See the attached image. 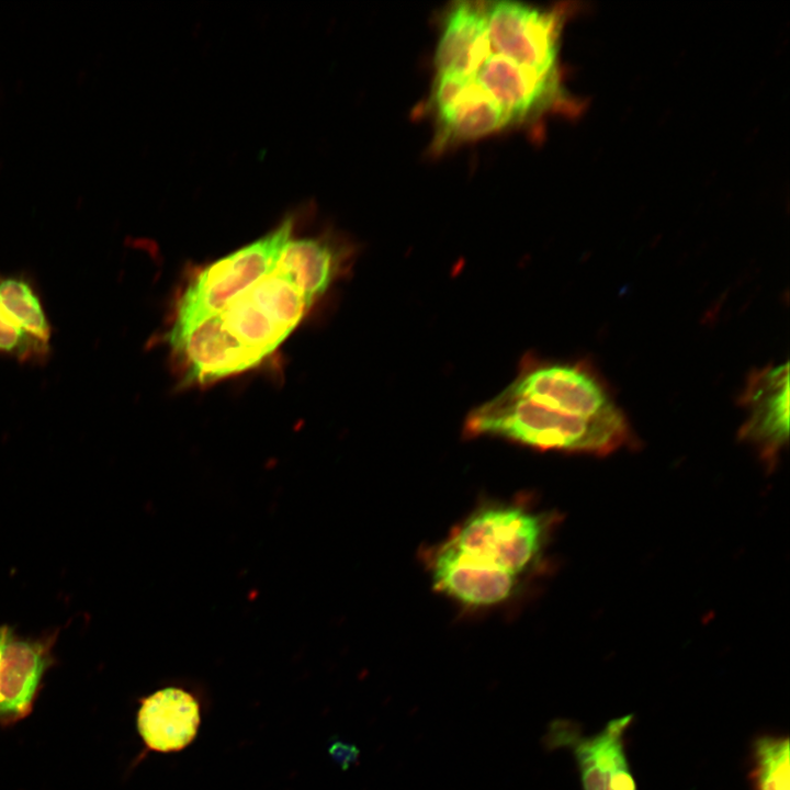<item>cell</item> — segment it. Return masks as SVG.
Masks as SVG:
<instances>
[{
	"mask_svg": "<svg viewBox=\"0 0 790 790\" xmlns=\"http://www.w3.org/2000/svg\"><path fill=\"white\" fill-rule=\"evenodd\" d=\"M463 435L540 451L605 455L624 445L631 429L622 409L591 419L558 420L530 411L499 393L467 414Z\"/></svg>",
	"mask_w": 790,
	"mask_h": 790,
	"instance_id": "1",
	"label": "cell"
},
{
	"mask_svg": "<svg viewBox=\"0 0 790 790\" xmlns=\"http://www.w3.org/2000/svg\"><path fill=\"white\" fill-rule=\"evenodd\" d=\"M293 230L294 218L289 216L263 237L208 264L191 280L167 334L174 351L202 323L274 270Z\"/></svg>",
	"mask_w": 790,
	"mask_h": 790,
	"instance_id": "2",
	"label": "cell"
},
{
	"mask_svg": "<svg viewBox=\"0 0 790 790\" xmlns=\"http://www.w3.org/2000/svg\"><path fill=\"white\" fill-rule=\"evenodd\" d=\"M554 520L518 503H487L459 523L447 541L485 565L524 579L540 563Z\"/></svg>",
	"mask_w": 790,
	"mask_h": 790,
	"instance_id": "3",
	"label": "cell"
},
{
	"mask_svg": "<svg viewBox=\"0 0 790 790\" xmlns=\"http://www.w3.org/2000/svg\"><path fill=\"white\" fill-rule=\"evenodd\" d=\"M535 414L558 420L591 419L617 413L606 382L586 361L526 353L514 380L500 392Z\"/></svg>",
	"mask_w": 790,
	"mask_h": 790,
	"instance_id": "4",
	"label": "cell"
},
{
	"mask_svg": "<svg viewBox=\"0 0 790 790\" xmlns=\"http://www.w3.org/2000/svg\"><path fill=\"white\" fill-rule=\"evenodd\" d=\"M311 307L293 285L272 271L217 316L239 342L264 359L293 331Z\"/></svg>",
	"mask_w": 790,
	"mask_h": 790,
	"instance_id": "5",
	"label": "cell"
},
{
	"mask_svg": "<svg viewBox=\"0 0 790 790\" xmlns=\"http://www.w3.org/2000/svg\"><path fill=\"white\" fill-rule=\"evenodd\" d=\"M492 45L499 55L540 71H560L558 55L565 10L497 1L487 9Z\"/></svg>",
	"mask_w": 790,
	"mask_h": 790,
	"instance_id": "6",
	"label": "cell"
},
{
	"mask_svg": "<svg viewBox=\"0 0 790 790\" xmlns=\"http://www.w3.org/2000/svg\"><path fill=\"white\" fill-rule=\"evenodd\" d=\"M633 714L611 719L601 731L585 735L571 720H554L546 746L568 749L577 764L583 790H637L625 753V733Z\"/></svg>",
	"mask_w": 790,
	"mask_h": 790,
	"instance_id": "7",
	"label": "cell"
},
{
	"mask_svg": "<svg viewBox=\"0 0 790 790\" xmlns=\"http://www.w3.org/2000/svg\"><path fill=\"white\" fill-rule=\"evenodd\" d=\"M475 79L495 100L510 122H523L549 112H577L563 86L561 70L540 71L492 53Z\"/></svg>",
	"mask_w": 790,
	"mask_h": 790,
	"instance_id": "8",
	"label": "cell"
},
{
	"mask_svg": "<svg viewBox=\"0 0 790 790\" xmlns=\"http://www.w3.org/2000/svg\"><path fill=\"white\" fill-rule=\"evenodd\" d=\"M432 587L469 610L500 606L515 597L521 578L485 565L447 540L424 552Z\"/></svg>",
	"mask_w": 790,
	"mask_h": 790,
	"instance_id": "9",
	"label": "cell"
},
{
	"mask_svg": "<svg viewBox=\"0 0 790 790\" xmlns=\"http://www.w3.org/2000/svg\"><path fill=\"white\" fill-rule=\"evenodd\" d=\"M740 404L748 417L738 437L754 444L774 464L789 440V363L753 370Z\"/></svg>",
	"mask_w": 790,
	"mask_h": 790,
	"instance_id": "10",
	"label": "cell"
},
{
	"mask_svg": "<svg viewBox=\"0 0 790 790\" xmlns=\"http://www.w3.org/2000/svg\"><path fill=\"white\" fill-rule=\"evenodd\" d=\"M431 104L439 124V144L473 140L510 123L495 100L474 78L438 75Z\"/></svg>",
	"mask_w": 790,
	"mask_h": 790,
	"instance_id": "11",
	"label": "cell"
},
{
	"mask_svg": "<svg viewBox=\"0 0 790 790\" xmlns=\"http://www.w3.org/2000/svg\"><path fill=\"white\" fill-rule=\"evenodd\" d=\"M486 9L473 1L456 2L449 9L435 52L438 75L476 76L493 53Z\"/></svg>",
	"mask_w": 790,
	"mask_h": 790,
	"instance_id": "12",
	"label": "cell"
},
{
	"mask_svg": "<svg viewBox=\"0 0 790 790\" xmlns=\"http://www.w3.org/2000/svg\"><path fill=\"white\" fill-rule=\"evenodd\" d=\"M352 256L351 245L335 238L291 237L273 271L293 285L312 306L343 271Z\"/></svg>",
	"mask_w": 790,
	"mask_h": 790,
	"instance_id": "13",
	"label": "cell"
},
{
	"mask_svg": "<svg viewBox=\"0 0 790 790\" xmlns=\"http://www.w3.org/2000/svg\"><path fill=\"white\" fill-rule=\"evenodd\" d=\"M185 362V379L210 383L256 366L262 359L239 342L213 316L195 328L176 350Z\"/></svg>",
	"mask_w": 790,
	"mask_h": 790,
	"instance_id": "14",
	"label": "cell"
},
{
	"mask_svg": "<svg viewBox=\"0 0 790 790\" xmlns=\"http://www.w3.org/2000/svg\"><path fill=\"white\" fill-rule=\"evenodd\" d=\"M200 708L189 692L165 688L143 700L137 714L138 732L156 752H176L188 746L196 735Z\"/></svg>",
	"mask_w": 790,
	"mask_h": 790,
	"instance_id": "15",
	"label": "cell"
},
{
	"mask_svg": "<svg viewBox=\"0 0 790 790\" xmlns=\"http://www.w3.org/2000/svg\"><path fill=\"white\" fill-rule=\"evenodd\" d=\"M49 664L44 643L8 637L0 652V721L13 722L31 711Z\"/></svg>",
	"mask_w": 790,
	"mask_h": 790,
	"instance_id": "16",
	"label": "cell"
},
{
	"mask_svg": "<svg viewBox=\"0 0 790 790\" xmlns=\"http://www.w3.org/2000/svg\"><path fill=\"white\" fill-rule=\"evenodd\" d=\"M0 304L13 326L37 342L49 346L50 325L29 281L14 276L0 279Z\"/></svg>",
	"mask_w": 790,
	"mask_h": 790,
	"instance_id": "17",
	"label": "cell"
},
{
	"mask_svg": "<svg viewBox=\"0 0 790 790\" xmlns=\"http://www.w3.org/2000/svg\"><path fill=\"white\" fill-rule=\"evenodd\" d=\"M755 790H789V738L763 735L753 744Z\"/></svg>",
	"mask_w": 790,
	"mask_h": 790,
	"instance_id": "18",
	"label": "cell"
},
{
	"mask_svg": "<svg viewBox=\"0 0 790 790\" xmlns=\"http://www.w3.org/2000/svg\"><path fill=\"white\" fill-rule=\"evenodd\" d=\"M49 346L42 345L11 324L0 305V352L21 361L43 360Z\"/></svg>",
	"mask_w": 790,
	"mask_h": 790,
	"instance_id": "19",
	"label": "cell"
},
{
	"mask_svg": "<svg viewBox=\"0 0 790 790\" xmlns=\"http://www.w3.org/2000/svg\"><path fill=\"white\" fill-rule=\"evenodd\" d=\"M9 636H10V632H9L8 628L0 627V652Z\"/></svg>",
	"mask_w": 790,
	"mask_h": 790,
	"instance_id": "20",
	"label": "cell"
}]
</instances>
